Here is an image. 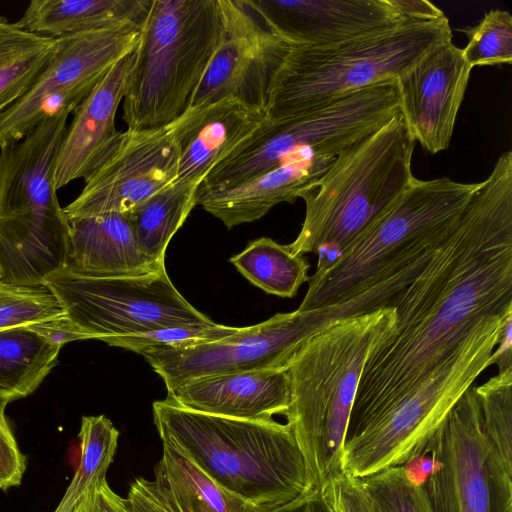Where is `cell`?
Returning a JSON list of instances; mask_svg holds the SVG:
<instances>
[{"mask_svg":"<svg viewBox=\"0 0 512 512\" xmlns=\"http://www.w3.org/2000/svg\"><path fill=\"white\" fill-rule=\"evenodd\" d=\"M252 1L291 45H332L408 22L392 0Z\"/></svg>","mask_w":512,"mask_h":512,"instance_id":"e0dca14e","label":"cell"},{"mask_svg":"<svg viewBox=\"0 0 512 512\" xmlns=\"http://www.w3.org/2000/svg\"><path fill=\"white\" fill-rule=\"evenodd\" d=\"M370 351L347 432L417 387L484 320L512 313V152L499 156L394 306Z\"/></svg>","mask_w":512,"mask_h":512,"instance_id":"6da1fadb","label":"cell"},{"mask_svg":"<svg viewBox=\"0 0 512 512\" xmlns=\"http://www.w3.org/2000/svg\"><path fill=\"white\" fill-rule=\"evenodd\" d=\"M118 438V430L104 415L82 417L79 431L80 462L54 512H75L85 496L106 480Z\"/></svg>","mask_w":512,"mask_h":512,"instance_id":"f1b7e54d","label":"cell"},{"mask_svg":"<svg viewBox=\"0 0 512 512\" xmlns=\"http://www.w3.org/2000/svg\"><path fill=\"white\" fill-rule=\"evenodd\" d=\"M178 148L171 124L119 131L85 178L79 196L64 208L68 219L128 213L177 179Z\"/></svg>","mask_w":512,"mask_h":512,"instance_id":"9a60e30c","label":"cell"},{"mask_svg":"<svg viewBox=\"0 0 512 512\" xmlns=\"http://www.w3.org/2000/svg\"><path fill=\"white\" fill-rule=\"evenodd\" d=\"M512 313L484 320L411 392L359 429L346 433L341 470L363 478L416 457L463 393L489 366Z\"/></svg>","mask_w":512,"mask_h":512,"instance_id":"52a82bcc","label":"cell"},{"mask_svg":"<svg viewBox=\"0 0 512 512\" xmlns=\"http://www.w3.org/2000/svg\"><path fill=\"white\" fill-rule=\"evenodd\" d=\"M486 440L503 465L512 471V369L498 372L474 387Z\"/></svg>","mask_w":512,"mask_h":512,"instance_id":"f546056e","label":"cell"},{"mask_svg":"<svg viewBox=\"0 0 512 512\" xmlns=\"http://www.w3.org/2000/svg\"><path fill=\"white\" fill-rule=\"evenodd\" d=\"M64 314L58 298L47 285L0 280V331L29 327Z\"/></svg>","mask_w":512,"mask_h":512,"instance_id":"4dcf8cb0","label":"cell"},{"mask_svg":"<svg viewBox=\"0 0 512 512\" xmlns=\"http://www.w3.org/2000/svg\"><path fill=\"white\" fill-rule=\"evenodd\" d=\"M269 122L265 113L233 98L188 109L171 123L178 148L176 180L204 178Z\"/></svg>","mask_w":512,"mask_h":512,"instance_id":"ac0fdd59","label":"cell"},{"mask_svg":"<svg viewBox=\"0 0 512 512\" xmlns=\"http://www.w3.org/2000/svg\"><path fill=\"white\" fill-rule=\"evenodd\" d=\"M221 28L218 0H153L123 98L128 129L160 128L189 109Z\"/></svg>","mask_w":512,"mask_h":512,"instance_id":"8992f818","label":"cell"},{"mask_svg":"<svg viewBox=\"0 0 512 512\" xmlns=\"http://www.w3.org/2000/svg\"><path fill=\"white\" fill-rule=\"evenodd\" d=\"M56 44L0 15V116L28 92Z\"/></svg>","mask_w":512,"mask_h":512,"instance_id":"4316f807","label":"cell"},{"mask_svg":"<svg viewBox=\"0 0 512 512\" xmlns=\"http://www.w3.org/2000/svg\"><path fill=\"white\" fill-rule=\"evenodd\" d=\"M319 491L333 512H373L360 479L347 473L336 474Z\"/></svg>","mask_w":512,"mask_h":512,"instance_id":"e575fe53","label":"cell"},{"mask_svg":"<svg viewBox=\"0 0 512 512\" xmlns=\"http://www.w3.org/2000/svg\"><path fill=\"white\" fill-rule=\"evenodd\" d=\"M511 328H512V318L508 319L505 323L499 340H498V348H496L495 352H492L489 366L491 364H496L498 367V372H505L507 370L512 369V337H511Z\"/></svg>","mask_w":512,"mask_h":512,"instance_id":"ab89813d","label":"cell"},{"mask_svg":"<svg viewBox=\"0 0 512 512\" xmlns=\"http://www.w3.org/2000/svg\"><path fill=\"white\" fill-rule=\"evenodd\" d=\"M132 64L133 52L115 64L75 110L55 163L57 190L73 180L85 179L116 140L119 131L115 117Z\"/></svg>","mask_w":512,"mask_h":512,"instance_id":"ffe728a7","label":"cell"},{"mask_svg":"<svg viewBox=\"0 0 512 512\" xmlns=\"http://www.w3.org/2000/svg\"><path fill=\"white\" fill-rule=\"evenodd\" d=\"M0 404V490L18 486L26 471V460Z\"/></svg>","mask_w":512,"mask_h":512,"instance_id":"d590c367","label":"cell"},{"mask_svg":"<svg viewBox=\"0 0 512 512\" xmlns=\"http://www.w3.org/2000/svg\"><path fill=\"white\" fill-rule=\"evenodd\" d=\"M69 225L67 270L88 277L115 278L166 269L165 263L142 250L126 213L70 218Z\"/></svg>","mask_w":512,"mask_h":512,"instance_id":"603a6c76","label":"cell"},{"mask_svg":"<svg viewBox=\"0 0 512 512\" xmlns=\"http://www.w3.org/2000/svg\"><path fill=\"white\" fill-rule=\"evenodd\" d=\"M359 479L373 512H433L425 490L409 479L404 466Z\"/></svg>","mask_w":512,"mask_h":512,"instance_id":"1f68e13d","label":"cell"},{"mask_svg":"<svg viewBox=\"0 0 512 512\" xmlns=\"http://www.w3.org/2000/svg\"><path fill=\"white\" fill-rule=\"evenodd\" d=\"M75 512H129L125 498L115 493L104 480L97 487L91 490Z\"/></svg>","mask_w":512,"mask_h":512,"instance_id":"74e56055","label":"cell"},{"mask_svg":"<svg viewBox=\"0 0 512 512\" xmlns=\"http://www.w3.org/2000/svg\"><path fill=\"white\" fill-rule=\"evenodd\" d=\"M334 160L333 156L308 152L239 185L198 190L197 205L228 229L253 222L275 205L300 198Z\"/></svg>","mask_w":512,"mask_h":512,"instance_id":"7402d4cb","label":"cell"},{"mask_svg":"<svg viewBox=\"0 0 512 512\" xmlns=\"http://www.w3.org/2000/svg\"><path fill=\"white\" fill-rule=\"evenodd\" d=\"M229 261L253 285L279 297H294L310 278L304 255H296L287 245L267 237L251 241Z\"/></svg>","mask_w":512,"mask_h":512,"instance_id":"83f0119b","label":"cell"},{"mask_svg":"<svg viewBox=\"0 0 512 512\" xmlns=\"http://www.w3.org/2000/svg\"><path fill=\"white\" fill-rule=\"evenodd\" d=\"M471 70L462 48L447 41L397 79L400 112L415 142L427 152L449 147Z\"/></svg>","mask_w":512,"mask_h":512,"instance_id":"2e32d148","label":"cell"},{"mask_svg":"<svg viewBox=\"0 0 512 512\" xmlns=\"http://www.w3.org/2000/svg\"><path fill=\"white\" fill-rule=\"evenodd\" d=\"M178 405L218 416L269 420L290 403L286 368L253 370L191 380L168 392Z\"/></svg>","mask_w":512,"mask_h":512,"instance_id":"44dd1931","label":"cell"},{"mask_svg":"<svg viewBox=\"0 0 512 512\" xmlns=\"http://www.w3.org/2000/svg\"><path fill=\"white\" fill-rule=\"evenodd\" d=\"M392 4L405 21H428L445 16L427 0H392Z\"/></svg>","mask_w":512,"mask_h":512,"instance_id":"f35d334b","label":"cell"},{"mask_svg":"<svg viewBox=\"0 0 512 512\" xmlns=\"http://www.w3.org/2000/svg\"><path fill=\"white\" fill-rule=\"evenodd\" d=\"M37 335L51 346L62 348L66 343L85 340L70 319L64 314L32 326H29Z\"/></svg>","mask_w":512,"mask_h":512,"instance_id":"8d00e7d4","label":"cell"},{"mask_svg":"<svg viewBox=\"0 0 512 512\" xmlns=\"http://www.w3.org/2000/svg\"><path fill=\"white\" fill-rule=\"evenodd\" d=\"M240 327L217 323L168 327L143 334L109 338L104 343L141 353L144 350L214 341L238 332Z\"/></svg>","mask_w":512,"mask_h":512,"instance_id":"836d02e7","label":"cell"},{"mask_svg":"<svg viewBox=\"0 0 512 512\" xmlns=\"http://www.w3.org/2000/svg\"><path fill=\"white\" fill-rule=\"evenodd\" d=\"M59 351L29 327L0 331V404L33 393L56 365Z\"/></svg>","mask_w":512,"mask_h":512,"instance_id":"484cf974","label":"cell"},{"mask_svg":"<svg viewBox=\"0 0 512 512\" xmlns=\"http://www.w3.org/2000/svg\"><path fill=\"white\" fill-rule=\"evenodd\" d=\"M452 40L446 16L326 46L291 45L269 93L266 115L278 121L309 113L345 93L400 78Z\"/></svg>","mask_w":512,"mask_h":512,"instance_id":"5b68a950","label":"cell"},{"mask_svg":"<svg viewBox=\"0 0 512 512\" xmlns=\"http://www.w3.org/2000/svg\"><path fill=\"white\" fill-rule=\"evenodd\" d=\"M424 449L434 467L421 485L433 512H512V471L491 450L474 386L456 402Z\"/></svg>","mask_w":512,"mask_h":512,"instance_id":"7c38bea8","label":"cell"},{"mask_svg":"<svg viewBox=\"0 0 512 512\" xmlns=\"http://www.w3.org/2000/svg\"><path fill=\"white\" fill-rule=\"evenodd\" d=\"M200 183L175 180L126 213L142 250L165 263L167 246L197 205Z\"/></svg>","mask_w":512,"mask_h":512,"instance_id":"d4e9b609","label":"cell"},{"mask_svg":"<svg viewBox=\"0 0 512 512\" xmlns=\"http://www.w3.org/2000/svg\"><path fill=\"white\" fill-rule=\"evenodd\" d=\"M366 299L355 294L337 303L311 310L277 313L264 322L240 327L222 339L142 351L163 379L167 392L202 377L265 369L286 368L302 343L339 319L362 315Z\"/></svg>","mask_w":512,"mask_h":512,"instance_id":"30bf717a","label":"cell"},{"mask_svg":"<svg viewBox=\"0 0 512 512\" xmlns=\"http://www.w3.org/2000/svg\"><path fill=\"white\" fill-rule=\"evenodd\" d=\"M141 27L125 24L57 38L28 92L0 116V148L22 140L45 118L75 112L107 73L137 47Z\"/></svg>","mask_w":512,"mask_h":512,"instance_id":"4fadbf2b","label":"cell"},{"mask_svg":"<svg viewBox=\"0 0 512 512\" xmlns=\"http://www.w3.org/2000/svg\"><path fill=\"white\" fill-rule=\"evenodd\" d=\"M415 145L399 112L342 150L301 195L305 218L287 248L296 255L318 254L317 267L333 261L412 185Z\"/></svg>","mask_w":512,"mask_h":512,"instance_id":"277c9868","label":"cell"},{"mask_svg":"<svg viewBox=\"0 0 512 512\" xmlns=\"http://www.w3.org/2000/svg\"><path fill=\"white\" fill-rule=\"evenodd\" d=\"M273 512H333L324 502L319 490H314L299 497L294 502Z\"/></svg>","mask_w":512,"mask_h":512,"instance_id":"60d3db41","label":"cell"},{"mask_svg":"<svg viewBox=\"0 0 512 512\" xmlns=\"http://www.w3.org/2000/svg\"><path fill=\"white\" fill-rule=\"evenodd\" d=\"M161 441L179 448L216 485L273 512L314 489L289 425L207 414L155 401Z\"/></svg>","mask_w":512,"mask_h":512,"instance_id":"3957f363","label":"cell"},{"mask_svg":"<svg viewBox=\"0 0 512 512\" xmlns=\"http://www.w3.org/2000/svg\"><path fill=\"white\" fill-rule=\"evenodd\" d=\"M394 320V307H386L334 321L307 338L286 366L290 403L284 416L314 489L342 472V448L366 359Z\"/></svg>","mask_w":512,"mask_h":512,"instance_id":"7a4b0ae2","label":"cell"},{"mask_svg":"<svg viewBox=\"0 0 512 512\" xmlns=\"http://www.w3.org/2000/svg\"><path fill=\"white\" fill-rule=\"evenodd\" d=\"M221 36L189 109L225 98L266 114L273 80L291 44L252 0H218Z\"/></svg>","mask_w":512,"mask_h":512,"instance_id":"5bb4252c","label":"cell"},{"mask_svg":"<svg viewBox=\"0 0 512 512\" xmlns=\"http://www.w3.org/2000/svg\"><path fill=\"white\" fill-rule=\"evenodd\" d=\"M125 504L129 512H270L220 488L166 441L153 478L135 479Z\"/></svg>","mask_w":512,"mask_h":512,"instance_id":"d6986e66","label":"cell"},{"mask_svg":"<svg viewBox=\"0 0 512 512\" xmlns=\"http://www.w3.org/2000/svg\"><path fill=\"white\" fill-rule=\"evenodd\" d=\"M85 340L213 321L176 289L166 269L137 276L97 278L63 269L45 282Z\"/></svg>","mask_w":512,"mask_h":512,"instance_id":"8fae6325","label":"cell"},{"mask_svg":"<svg viewBox=\"0 0 512 512\" xmlns=\"http://www.w3.org/2000/svg\"><path fill=\"white\" fill-rule=\"evenodd\" d=\"M460 31L468 38L462 54L471 68L511 64L512 16L508 11L490 10L476 26Z\"/></svg>","mask_w":512,"mask_h":512,"instance_id":"d6a6232c","label":"cell"},{"mask_svg":"<svg viewBox=\"0 0 512 512\" xmlns=\"http://www.w3.org/2000/svg\"><path fill=\"white\" fill-rule=\"evenodd\" d=\"M448 177L415 179L404 194L336 258L317 267L299 310L337 303L404 256L443 237L478 188Z\"/></svg>","mask_w":512,"mask_h":512,"instance_id":"ba28073f","label":"cell"},{"mask_svg":"<svg viewBox=\"0 0 512 512\" xmlns=\"http://www.w3.org/2000/svg\"><path fill=\"white\" fill-rule=\"evenodd\" d=\"M400 112L397 78L340 95L303 115L269 120L202 181L199 190L239 185L312 152L336 157Z\"/></svg>","mask_w":512,"mask_h":512,"instance_id":"9c48e42d","label":"cell"},{"mask_svg":"<svg viewBox=\"0 0 512 512\" xmlns=\"http://www.w3.org/2000/svg\"><path fill=\"white\" fill-rule=\"evenodd\" d=\"M153 0H33L17 24L37 35L63 38L125 24L142 28Z\"/></svg>","mask_w":512,"mask_h":512,"instance_id":"cb8c5ba5","label":"cell"}]
</instances>
